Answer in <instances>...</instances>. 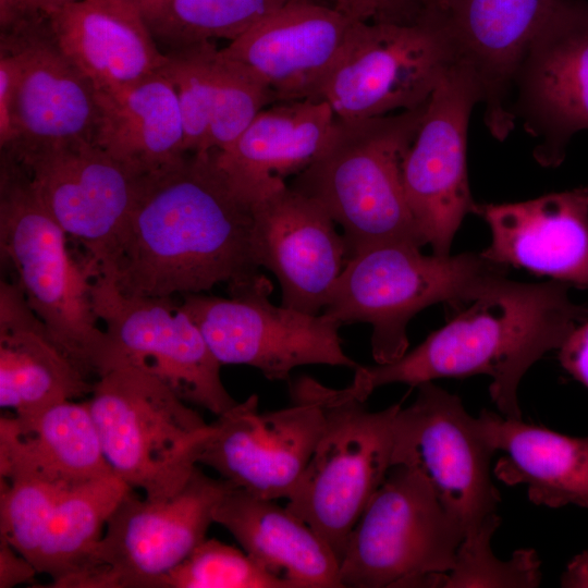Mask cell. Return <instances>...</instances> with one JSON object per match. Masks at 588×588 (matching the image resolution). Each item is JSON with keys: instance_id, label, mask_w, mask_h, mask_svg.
I'll return each instance as SVG.
<instances>
[{"instance_id": "cell-1", "label": "cell", "mask_w": 588, "mask_h": 588, "mask_svg": "<svg viewBox=\"0 0 588 588\" xmlns=\"http://www.w3.org/2000/svg\"><path fill=\"white\" fill-rule=\"evenodd\" d=\"M253 222V205L234 189L215 151L187 152L142 177L96 274L128 296H183L221 282L230 293L259 285L269 280L254 256Z\"/></svg>"}, {"instance_id": "cell-2", "label": "cell", "mask_w": 588, "mask_h": 588, "mask_svg": "<svg viewBox=\"0 0 588 588\" xmlns=\"http://www.w3.org/2000/svg\"><path fill=\"white\" fill-rule=\"evenodd\" d=\"M569 290L555 280L525 283L499 277L401 358L359 365L352 383L367 401L385 384L417 387L439 378L486 375L500 413L522 419L517 399L522 378L588 319V307L575 303Z\"/></svg>"}, {"instance_id": "cell-3", "label": "cell", "mask_w": 588, "mask_h": 588, "mask_svg": "<svg viewBox=\"0 0 588 588\" xmlns=\"http://www.w3.org/2000/svg\"><path fill=\"white\" fill-rule=\"evenodd\" d=\"M426 106L380 117H335L319 156L289 184L340 224L355 253L379 244H427L409 208L403 160Z\"/></svg>"}, {"instance_id": "cell-4", "label": "cell", "mask_w": 588, "mask_h": 588, "mask_svg": "<svg viewBox=\"0 0 588 588\" xmlns=\"http://www.w3.org/2000/svg\"><path fill=\"white\" fill-rule=\"evenodd\" d=\"M37 196L24 167L1 152L0 249L14 282L49 332L89 378L108 368L109 339L94 310L93 274Z\"/></svg>"}, {"instance_id": "cell-5", "label": "cell", "mask_w": 588, "mask_h": 588, "mask_svg": "<svg viewBox=\"0 0 588 588\" xmlns=\"http://www.w3.org/2000/svg\"><path fill=\"white\" fill-rule=\"evenodd\" d=\"M507 268L480 253L428 256L409 244L373 245L347 259L322 314L340 326L369 323L372 357L389 364L407 352L416 314L439 303L456 310Z\"/></svg>"}, {"instance_id": "cell-6", "label": "cell", "mask_w": 588, "mask_h": 588, "mask_svg": "<svg viewBox=\"0 0 588 588\" xmlns=\"http://www.w3.org/2000/svg\"><path fill=\"white\" fill-rule=\"evenodd\" d=\"M87 404L120 479L148 498L182 487L209 424L170 387L136 367L118 366L97 378Z\"/></svg>"}, {"instance_id": "cell-7", "label": "cell", "mask_w": 588, "mask_h": 588, "mask_svg": "<svg viewBox=\"0 0 588 588\" xmlns=\"http://www.w3.org/2000/svg\"><path fill=\"white\" fill-rule=\"evenodd\" d=\"M353 384L323 387L324 424L285 507L333 550L340 563L348 536L392 467L395 403L371 412Z\"/></svg>"}, {"instance_id": "cell-8", "label": "cell", "mask_w": 588, "mask_h": 588, "mask_svg": "<svg viewBox=\"0 0 588 588\" xmlns=\"http://www.w3.org/2000/svg\"><path fill=\"white\" fill-rule=\"evenodd\" d=\"M464 536L426 479L393 465L348 536L341 587H416L452 569Z\"/></svg>"}, {"instance_id": "cell-9", "label": "cell", "mask_w": 588, "mask_h": 588, "mask_svg": "<svg viewBox=\"0 0 588 588\" xmlns=\"http://www.w3.org/2000/svg\"><path fill=\"white\" fill-rule=\"evenodd\" d=\"M454 63L436 14L413 23L358 22L314 100L327 102L343 120L415 110Z\"/></svg>"}, {"instance_id": "cell-10", "label": "cell", "mask_w": 588, "mask_h": 588, "mask_svg": "<svg viewBox=\"0 0 588 588\" xmlns=\"http://www.w3.org/2000/svg\"><path fill=\"white\" fill-rule=\"evenodd\" d=\"M230 486L195 466L167 497L139 499L131 490L109 516L78 588H163L168 574L206 539Z\"/></svg>"}, {"instance_id": "cell-11", "label": "cell", "mask_w": 588, "mask_h": 588, "mask_svg": "<svg viewBox=\"0 0 588 588\" xmlns=\"http://www.w3.org/2000/svg\"><path fill=\"white\" fill-rule=\"evenodd\" d=\"M91 296L109 339L107 371L123 365L136 367L186 403L217 416L238 403L222 383L221 363L181 302L125 295L102 274L93 277Z\"/></svg>"}, {"instance_id": "cell-12", "label": "cell", "mask_w": 588, "mask_h": 588, "mask_svg": "<svg viewBox=\"0 0 588 588\" xmlns=\"http://www.w3.org/2000/svg\"><path fill=\"white\" fill-rule=\"evenodd\" d=\"M417 389L415 401L394 418L392 466L419 473L465 536L471 535L497 515L501 501L490 475L495 451L456 394L432 381Z\"/></svg>"}, {"instance_id": "cell-13", "label": "cell", "mask_w": 588, "mask_h": 588, "mask_svg": "<svg viewBox=\"0 0 588 588\" xmlns=\"http://www.w3.org/2000/svg\"><path fill=\"white\" fill-rule=\"evenodd\" d=\"M323 384L304 376L291 384V403L260 413L250 395L209 424L197 464L254 495L289 498L321 436Z\"/></svg>"}, {"instance_id": "cell-14", "label": "cell", "mask_w": 588, "mask_h": 588, "mask_svg": "<svg viewBox=\"0 0 588 588\" xmlns=\"http://www.w3.org/2000/svg\"><path fill=\"white\" fill-rule=\"evenodd\" d=\"M271 282L240 290L231 297L185 294L182 306L221 365H247L269 380H289L306 365L356 369L341 345L339 323L269 301Z\"/></svg>"}, {"instance_id": "cell-15", "label": "cell", "mask_w": 588, "mask_h": 588, "mask_svg": "<svg viewBox=\"0 0 588 588\" xmlns=\"http://www.w3.org/2000/svg\"><path fill=\"white\" fill-rule=\"evenodd\" d=\"M0 482V537L56 588H78L109 516L133 490L117 475L77 485Z\"/></svg>"}, {"instance_id": "cell-16", "label": "cell", "mask_w": 588, "mask_h": 588, "mask_svg": "<svg viewBox=\"0 0 588 588\" xmlns=\"http://www.w3.org/2000/svg\"><path fill=\"white\" fill-rule=\"evenodd\" d=\"M481 102L473 72L454 63L431 94L403 160L405 194L434 255L449 256L454 236L477 203L470 193L466 149L470 113Z\"/></svg>"}, {"instance_id": "cell-17", "label": "cell", "mask_w": 588, "mask_h": 588, "mask_svg": "<svg viewBox=\"0 0 588 588\" xmlns=\"http://www.w3.org/2000/svg\"><path fill=\"white\" fill-rule=\"evenodd\" d=\"M513 113L538 142L535 160L556 168L588 131V0H558L517 69Z\"/></svg>"}, {"instance_id": "cell-18", "label": "cell", "mask_w": 588, "mask_h": 588, "mask_svg": "<svg viewBox=\"0 0 588 588\" xmlns=\"http://www.w3.org/2000/svg\"><path fill=\"white\" fill-rule=\"evenodd\" d=\"M26 170L45 208L84 248L94 273L107 261L142 177L90 142L8 152Z\"/></svg>"}, {"instance_id": "cell-19", "label": "cell", "mask_w": 588, "mask_h": 588, "mask_svg": "<svg viewBox=\"0 0 588 588\" xmlns=\"http://www.w3.org/2000/svg\"><path fill=\"white\" fill-rule=\"evenodd\" d=\"M358 21L333 5L293 0L220 49L272 96L310 99L346 50Z\"/></svg>"}, {"instance_id": "cell-20", "label": "cell", "mask_w": 588, "mask_h": 588, "mask_svg": "<svg viewBox=\"0 0 588 588\" xmlns=\"http://www.w3.org/2000/svg\"><path fill=\"white\" fill-rule=\"evenodd\" d=\"M253 219L254 256L260 268L275 274L281 305L318 315L348 259L335 222L289 184L255 201Z\"/></svg>"}, {"instance_id": "cell-21", "label": "cell", "mask_w": 588, "mask_h": 588, "mask_svg": "<svg viewBox=\"0 0 588 588\" xmlns=\"http://www.w3.org/2000/svg\"><path fill=\"white\" fill-rule=\"evenodd\" d=\"M558 0H446L437 14L455 63L480 88L483 121L503 142L516 124L512 93L523 57Z\"/></svg>"}, {"instance_id": "cell-22", "label": "cell", "mask_w": 588, "mask_h": 588, "mask_svg": "<svg viewBox=\"0 0 588 588\" xmlns=\"http://www.w3.org/2000/svg\"><path fill=\"white\" fill-rule=\"evenodd\" d=\"M1 41L19 53L22 64L16 100L19 140L5 151L94 143L99 120L96 89L57 47L47 17H27L1 32Z\"/></svg>"}, {"instance_id": "cell-23", "label": "cell", "mask_w": 588, "mask_h": 588, "mask_svg": "<svg viewBox=\"0 0 588 588\" xmlns=\"http://www.w3.org/2000/svg\"><path fill=\"white\" fill-rule=\"evenodd\" d=\"M491 242L480 255L588 289V186L516 203L478 204Z\"/></svg>"}, {"instance_id": "cell-24", "label": "cell", "mask_w": 588, "mask_h": 588, "mask_svg": "<svg viewBox=\"0 0 588 588\" xmlns=\"http://www.w3.org/2000/svg\"><path fill=\"white\" fill-rule=\"evenodd\" d=\"M47 21L57 47L96 91L128 87L168 63L133 0H75Z\"/></svg>"}, {"instance_id": "cell-25", "label": "cell", "mask_w": 588, "mask_h": 588, "mask_svg": "<svg viewBox=\"0 0 588 588\" xmlns=\"http://www.w3.org/2000/svg\"><path fill=\"white\" fill-rule=\"evenodd\" d=\"M335 121L324 101H282L262 109L222 150L218 166L252 205L305 170L323 149Z\"/></svg>"}, {"instance_id": "cell-26", "label": "cell", "mask_w": 588, "mask_h": 588, "mask_svg": "<svg viewBox=\"0 0 588 588\" xmlns=\"http://www.w3.org/2000/svg\"><path fill=\"white\" fill-rule=\"evenodd\" d=\"M163 69L180 105L186 152L222 150L266 107L271 94L220 53L212 41L170 51Z\"/></svg>"}, {"instance_id": "cell-27", "label": "cell", "mask_w": 588, "mask_h": 588, "mask_svg": "<svg viewBox=\"0 0 588 588\" xmlns=\"http://www.w3.org/2000/svg\"><path fill=\"white\" fill-rule=\"evenodd\" d=\"M112 475L87 401L1 416V479L77 485Z\"/></svg>"}, {"instance_id": "cell-28", "label": "cell", "mask_w": 588, "mask_h": 588, "mask_svg": "<svg viewBox=\"0 0 588 588\" xmlns=\"http://www.w3.org/2000/svg\"><path fill=\"white\" fill-rule=\"evenodd\" d=\"M90 382L56 342L17 284L0 282V405L27 416L90 394Z\"/></svg>"}, {"instance_id": "cell-29", "label": "cell", "mask_w": 588, "mask_h": 588, "mask_svg": "<svg viewBox=\"0 0 588 588\" xmlns=\"http://www.w3.org/2000/svg\"><path fill=\"white\" fill-rule=\"evenodd\" d=\"M213 518L252 559L292 588H342L340 561L333 550L304 520L273 500L231 485Z\"/></svg>"}, {"instance_id": "cell-30", "label": "cell", "mask_w": 588, "mask_h": 588, "mask_svg": "<svg viewBox=\"0 0 588 588\" xmlns=\"http://www.w3.org/2000/svg\"><path fill=\"white\" fill-rule=\"evenodd\" d=\"M489 444L503 452L493 469L507 486H527L529 501L588 507V436L573 437L483 409L477 417Z\"/></svg>"}, {"instance_id": "cell-31", "label": "cell", "mask_w": 588, "mask_h": 588, "mask_svg": "<svg viewBox=\"0 0 588 588\" xmlns=\"http://www.w3.org/2000/svg\"><path fill=\"white\" fill-rule=\"evenodd\" d=\"M96 93L94 144L119 162L146 175L187 154L176 90L163 70L128 87Z\"/></svg>"}, {"instance_id": "cell-32", "label": "cell", "mask_w": 588, "mask_h": 588, "mask_svg": "<svg viewBox=\"0 0 588 588\" xmlns=\"http://www.w3.org/2000/svg\"><path fill=\"white\" fill-rule=\"evenodd\" d=\"M157 42L170 51L236 39L293 0H133Z\"/></svg>"}, {"instance_id": "cell-33", "label": "cell", "mask_w": 588, "mask_h": 588, "mask_svg": "<svg viewBox=\"0 0 588 588\" xmlns=\"http://www.w3.org/2000/svg\"><path fill=\"white\" fill-rule=\"evenodd\" d=\"M501 524L497 514L479 530L464 537L454 565L446 573L420 579L416 587L434 588H535L541 583V562L534 549L514 551L511 559L497 558L491 538Z\"/></svg>"}, {"instance_id": "cell-34", "label": "cell", "mask_w": 588, "mask_h": 588, "mask_svg": "<svg viewBox=\"0 0 588 588\" xmlns=\"http://www.w3.org/2000/svg\"><path fill=\"white\" fill-rule=\"evenodd\" d=\"M163 588H292L245 551L205 539L166 577Z\"/></svg>"}, {"instance_id": "cell-35", "label": "cell", "mask_w": 588, "mask_h": 588, "mask_svg": "<svg viewBox=\"0 0 588 588\" xmlns=\"http://www.w3.org/2000/svg\"><path fill=\"white\" fill-rule=\"evenodd\" d=\"M21 59L9 45L1 41L0 52V147L12 149L19 140L16 100L21 78Z\"/></svg>"}, {"instance_id": "cell-36", "label": "cell", "mask_w": 588, "mask_h": 588, "mask_svg": "<svg viewBox=\"0 0 588 588\" xmlns=\"http://www.w3.org/2000/svg\"><path fill=\"white\" fill-rule=\"evenodd\" d=\"M333 7L358 22L407 23L400 0H332Z\"/></svg>"}, {"instance_id": "cell-37", "label": "cell", "mask_w": 588, "mask_h": 588, "mask_svg": "<svg viewBox=\"0 0 588 588\" xmlns=\"http://www.w3.org/2000/svg\"><path fill=\"white\" fill-rule=\"evenodd\" d=\"M558 351L563 369L588 390V319L573 330Z\"/></svg>"}, {"instance_id": "cell-38", "label": "cell", "mask_w": 588, "mask_h": 588, "mask_svg": "<svg viewBox=\"0 0 588 588\" xmlns=\"http://www.w3.org/2000/svg\"><path fill=\"white\" fill-rule=\"evenodd\" d=\"M36 574L33 564L0 537V588L32 583Z\"/></svg>"}, {"instance_id": "cell-39", "label": "cell", "mask_w": 588, "mask_h": 588, "mask_svg": "<svg viewBox=\"0 0 588 588\" xmlns=\"http://www.w3.org/2000/svg\"><path fill=\"white\" fill-rule=\"evenodd\" d=\"M560 584L563 588H588V549L567 563Z\"/></svg>"}, {"instance_id": "cell-40", "label": "cell", "mask_w": 588, "mask_h": 588, "mask_svg": "<svg viewBox=\"0 0 588 588\" xmlns=\"http://www.w3.org/2000/svg\"><path fill=\"white\" fill-rule=\"evenodd\" d=\"M407 23L418 21L428 14H440L446 0H400Z\"/></svg>"}, {"instance_id": "cell-41", "label": "cell", "mask_w": 588, "mask_h": 588, "mask_svg": "<svg viewBox=\"0 0 588 588\" xmlns=\"http://www.w3.org/2000/svg\"><path fill=\"white\" fill-rule=\"evenodd\" d=\"M24 0H0L1 32H7L28 17Z\"/></svg>"}, {"instance_id": "cell-42", "label": "cell", "mask_w": 588, "mask_h": 588, "mask_svg": "<svg viewBox=\"0 0 588 588\" xmlns=\"http://www.w3.org/2000/svg\"><path fill=\"white\" fill-rule=\"evenodd\" d=\"M75 0H24L29 16L48 17Z\"/></svg>"}]
</instances>
